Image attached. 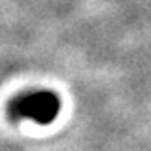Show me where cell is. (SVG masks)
I'll return each instance as SVG.
<instances>
[{
    "instance_id": "cell-1",
    "label": "cell",
    "mask_w": 151,
    "mask_h": 151,
    "mask_svg": "<svg viewBox=\"0 0 151 151\" xmlns=\"http://www.w3.org/2000/svg\"><path fill=\"white\" fill-rule=\"evenodd\" d=\"M60 111V100L51 91H36L17 96L9 104V117L12 119H28L36 121L38 125H49Z\"/></svg>"
}]
</instances>
